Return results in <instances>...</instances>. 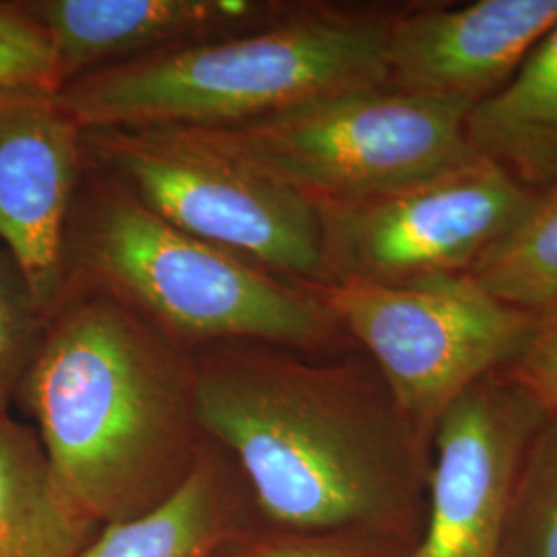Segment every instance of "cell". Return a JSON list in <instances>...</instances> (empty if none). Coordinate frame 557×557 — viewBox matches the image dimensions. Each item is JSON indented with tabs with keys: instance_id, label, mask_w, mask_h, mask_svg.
I'll return each instance as SVG.
<instances>
[{
	"instance_id": "17",
	"label": "cell",
	"mask_w": 557,
	"mask_h": 557,
	"mask_svg": "<svg viewBox=\"0 0 557 557\" xmlns=\"http://www.w3.org/2000/svg\"><path fill=\"white\" fill-rule=\"evenodd\" d=\"M498 557H557V419L527 453Z\"/></svg>"
},
{
	"instance_id": "4",
	"label": "cell",
	"mask_w": 557,
	"mask_h": 557,
	"mask_svg": "<svg viewBox=\"0 0 557 557\" xmlns=\"http://www.w3.org/2000/svg\"><path fill=\"white\" fill-rule=\"evenodd\" d=\"M64 289L112 296L195 351L232 341L354 347L310 285L186 234L87 160L66 225Z\"/></svg>"
},
{
	"instance_id": "15",
	"label": "cell",
	"mask_w": 557,
	"mask_h": 557,
	"mask_svg": "<svg viewBox=\"0 0 557 557\" xmlns=\"http://www.w3.org/2000/svg\"><path fill=\"white\" fill-rule=\"evenodd\" d=\"M101 524L62 490L32 423L0 418V557H81Z\"/></svg>"
},
{
	"instance_id": "9",
	"label": "cell",
	"mask_w": 557,
	"mask_h": 557,
	"mask_svg": "<svg viewBox=\"0 0 557 557\" xmlns=\"http://www.w3.org/2000/svg\"><path fill=\"white\" fill-rule=\"evenodd\" d=\"M547 419L502 368L444 409L432 436L425 522L411 557H498L524 458Z\"/></svg>"
},
{
	"instance_id": "14",
	"label": "cell",
	"mask_w": 557,
	"mask_h": 557,
	"mask_svg": "<svg viewBox=\"0 0 557 557\" xmlns=\"http://www.w3.org/2000/svg\"><path fill=\"white\" fill-rule=\"evenodd\" d=\"M471 151L535 195L557 188V25L496 96L467 112Z\"/></svg>"
},
{
	"instance_id": "20",
	"label": "cell",
	"mask_w": 557,
	"mask_h": 557,
	"mask_svg": "<svg viewBox=\"0 0 557 557\" xmlns=\"http://www.w3.org/2000/svg\"><path fill=\"white\" fill-rule=\"evenodd\" d=\"M413 545L366 535H299L248 524L211 557H411Z\"/></svg>"
},
{
	"instance_id": "21",
	"label": "cell",
	"mask_w": 557,
	"mask_h": 557,
	"mask_svg": "<svg viewBox=\"0 0 557 557\" xmlns=\"http://www.w3.org/2000/svg\"><path fill=\"white\" fill-rule=\"evenodd\" d=\"M502 370L535 397L549 419H557V301L539 310L531 337Z\"/></svg>"
},
{
	"instance_id": "7",
	"label": "cell",
	"mask_w": 557,
	"mask_h": 557,
	"mask_svg": "<svg viewBox=\"0 0 557 557\" xmlns=\"http://www.w3.org/2000/svg\"><path fill=\"white\" fill-rule=\"evenodd\" d=\"M310 287L430 446L444 409L517 358L537 322V312L502 301L469 275L407 287Z\"/></svg>"
},
{
	"instance_id": "10",
	"label": "cell",
	"mask_w": 557,
	"mask_h": 557,
	"mask_svg": "<svg viewBox=\"0 0 557 557\" xmlns=\"http://www.w3.org/2000/svg\"><path fill=\"white\" fill-rule=\"evenodd\" d=\"M83 168V128L59 91L0 94V244L44 319L64 292V239Z\"/></svg>"
},
{
	"instance_id": "3",
	"label": "cell",
	"mask_w": 557,
	"mask_h": 557,
	"mask_svg": "<svg viewBox=\"0 0 557 557\" xmlns=\"http://www.w3.org/2000/svg\"><path fill=\"white\" fill-rule=\"evenodd\" d=\"M395 11L292 2L277 20L122 60L59 89L81 128H211L388 85Z\"/></svg>"
},
{
	"instance_id": "11",
	"label": "cell",
	"mask_w": 557,
	"mask_h": 557,
	"mask_svg": "<svg viewBox=\"0 0 557 557\" xmlns=\"http://www.w3.org/2000/svg\"><path fill=\"white\" fill-rule=\"evenodd\" d=\"M557 25V0H479L395 11L388 85L467 110L496 96Z\"/></svg>"
},
{
	"instance_id": "13",
	"label": "cell",
	"mask_w": 557,
	"mask_h": 557,
	"mask_svg": "<svg viewBox=\"0 0 557 557\" xmlns=\"http://www.w3.org/2000/svg\"><path fill=\"white\" fill-rule=\"evenodd\" d=\"M255 522L236 462L207 438L178 492L143 517L101 527L81 557H211Z\"/></svg>"
},
{
	"instance_id": "2",
	"label": "cell",
	"mask_w": 557,
	"mask_h": 557,
	"mask_svg": "<svg viewBox=\"0 0 557 557\" xmlns=\"http://www.w3.org/2000/svg\"><path fill=\"white\" fill-rule=\"evenodd\" d=\"M17 405L62 490L101 527L172 498L207 442L197 351L94 289H64Z\"/></svg>"
},
{
	"instance_id": "19",
	"label": "cell",
	"mask_w": 557,
	"mask_h": 557,
	"mask_svg": "<svg viewBox=\"0 0 557 557\" xmlns=\"http://www.w3.org/2000/svg\"><path fill=\"white\" fill-rule=\"evenodd\" d=\"M59 91L57 54L27 0H0V94Z\"/></svg>"
},
{
	"instance_id": "12",
	"label": "cell",
	"mask_w": 557,
	"mask_h": 557,
	"mask_svg": "<svg viewBox=\"0 0 557 557\" xmlns=\"http://www.w3.org/2000/svg\"><path fill=\"white\" fill-rule=\"evenodd\" d=\"M289 4L275 0H27L54 48L60 87L122 60L257 29L277 20Z\"/></svg>"
},
{
	"instance_id": "16",
	"label": "cell",
	"mask_w": 557,
	"mask_h": 557,
	"mask_svg": "<svg viewBox=\"0 0 557 557\" xmlns=\"http://www.w3.org/2000/svg\"><path fill=\"white\" fill-rule=\"evenodd\" d=\"M492 296L539 312L557 301V188L539 195L527 215L467 273Z\"/></svg>"
},
{
	"instance_id": "18",
	"label": "cell",
	"mask_w": 557,
	"mask_h": 557,
	"mask_svg": "<svg viewBox=\"0 0 557 557\" xmlns=\"http://www.w3.org/2000/svg\"><path fill=\"white\" fill-rule=\"evenodd\" d=\"M46 319L17 260L0 244V418L17 405Z\"/></svg>"
},
{
	"instance_id": "8",
	"label": "cell",
	"mask_w": 557,
	"mask_h": 557,
	"mask_svg": "<svg viewBox=\"0 0 557 557\" xmlns=\"http://www.w3.org/2000/svg\"><path fill=\"white\" fill-rule=\"evenodd\" d=\"M537 197L471 156L376 199L317 207L326 285L407 287L467 275Z\"/></svg>"
},
{
	"instance_id": "6",
	"label": "cell",
	"mask_w": 557,
	"mask_h": 557,
	"mask_svg": "<svg viewBox=\"0 0 557 557\" xmlns=\"http://www.w3.org/2000/svg\"><path fill=\"white\" fill-rule=\"evenodd\" d=\"M85 160L186 234L326 285L317 207L182 126L83 128Z\"/></svg>"
},
{
	"instance_id": "1",
	"label": "cell",
	"mask_w": 557,
	"mask_h": 557,
	"mask_svg": "<svg viewBox=\"0 0 557 557\" xmlns=\"http://www.w3.org/2000/svg\"><path fill=\"white\" fill-rule=\"evenodd\" d=\"M197 361L202 432L236 462L257 524L418 545L432 446L368 356L232 341Z\"/></svg>"
},
{
	"instance_id": "5",
	"label": "cell",
	"mask_w": 557,
	"mask_h": 557,
	"mask_svg": "<svg viewBox=\"0 0 557 557\" xmlns=\"http://www.w3.org/2000/svg\"><path fill=\"white\" fill-rule=\"evenodd\" d=\"M467 112L380 85L190 131L322 207L376 199L469 160Z\"/></svg>"
}]
</instances>
